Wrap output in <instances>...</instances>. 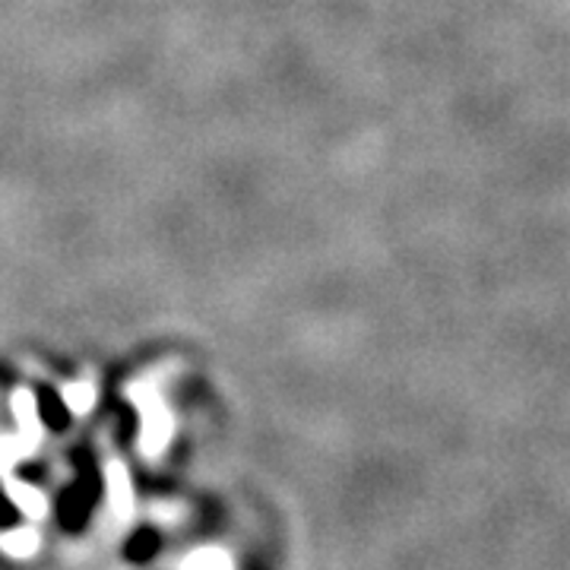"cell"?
Returning <instances> with one entry per match:
<instances>
[{
    "label": "cell",
    "mask_w": 570,
    "mask_h": 570,
    "mask_svg": "<svg viewBox=\"0 0 570 570\" xmlns=\"http://www.w3.org/2000/svg\"><path fill=\"white\" fill-rule=\"evenodd\" d=\"M187 570H229L226 568V561L219 558V555H213V551H203V555H197L191 565H187Z\"/></svg>",
    "instance_id": "6da1fadb"
}]
</instances>
